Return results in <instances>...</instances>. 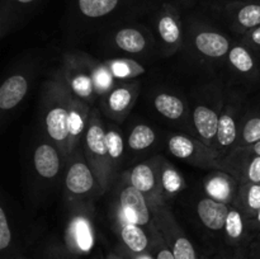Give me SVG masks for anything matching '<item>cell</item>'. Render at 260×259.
Returning <instances> with one entry per match:
<instances>
[{"label": "cell", "mask_w": 260, "mask_h": 259, "mask_svg": "<svg viewBox=\"0 0 260 259\" xmlns=\"http://www.w3.org/2000/svg\"><path fill=\"white\" fill-rule=\"evenodd\" d=\"M121 206L123 211V217L126 218L127 222L142 226L146 225L150 221L149 208H147L144 193L140 192L134 185L122 190Z\"/></svg>", "instance_id": "1"}, {"label": "cell", "mask_w": 260, "mask_h": 259, "mask_svg": "<svg viewBox=\"0 0 260 259\" xmlns=\"http://www.w3.org/2000/svg\"><path fill=\"white\" fill-rule=\"evenodd\" d=\"M197 212L203 225L211 230H221L225 228L230 210L223 202H218L213 198H203L198 203Z\"/></svg>", "instance_id": "2"}, {"label": "cell", "mask_w": 260, "mask_h": 259, "mask_svg": "<svg viewBox=\"0 0 260 259\" xmlns=\"http://www.w3.org/2000/svg\"><path fill=\"white\" fill-rule=\"evenodd\" d=\"M28 83L24 76L13 75L0 86V108L12 109L20 103L27 93Z\"/></svg>", "instance_id": "3"}, {"label": "cell", "mask_w": 260, "mask_h": 259, "mask_svg": "<svg viewBox=\"0 0 260 259\" xmlns=\"http://www.w3.org/2000/svg\"><path fill=\"white\" fill-rule=\"evenodd\" d=\"M35 167L43 178H53L60 169V159L51 145H41L35 151Z\"/></svg>", "instance_id": "4"}, {"label": "cell", "mask_w": 260, "mask_h": 259, "mask_svg": "<svg viewBox=\"0 0 260 259\" xmlns=\"http://www.w3.org/2000/svg\"><path fill=\"white\" fill-rule=\"evenodd\" d=\"M94 184L90 169L84 163H75L71 165L66 175V187L75 195H83L91 189Z\"/></svg>", "instance_id": "5"}, {"label": "cell", "mask_w": 260, "mask_h": 259, "mask_svg": "<svg viewBox=\"0 0 260 259\" xmlns=\"http://www.w3.org/2000/svg\"><path fill=\"white\" fill-rule=\"evenodd\" d=\"M198 51L210 57H221L229 51V41L216 32H201L196 37Z\"/></svg>", "instance_id": "6"}, {"label": "cell", "mask_w": 260, "mask_h": 259, "mask_svg": "<svg viewBox=\"0 0 260 259\" xmlns=\"http://www.w3.org/2000/svg\"><path fill=\"white\" fill-rule=\"evenodd\" d=\"M47 132L56 141H62L70 134V113L62 107L53 108L46 117Z\"/></svg>", "instance_id": "7"}, {"label": "cell", "mask_w": 260, "mask_h": 259, "mask_svg": "<svg viewBox=\"0 0 260 259\" xmlns=\"http://www.w3.org/2000/svg\"><path fill=\"white\" fill-rule=\"evenodd\" d=\"M193 121L198 134L205 140H211L215 135H217L220 117L208 107L198 106L193 113Z\"/></svg>", "instance_id": "8"}, {"label": "cell", "mask_w": 260, "mask_h": 259, "mask_svg": "<svg viewBox=\"0 0 260 259\" xmlns=\"http://www.w3.org/2000/svg\"><path fill=\"white\" fill-rule=\"evenodd\" d=\"M121 236L123 243L132 253H145L149 245L145 231L140 228V225L132 222H126L121 229Z\"/></svg>", "instance_id": "9"}, {"label": "cell", "mask_w": 260, "mask_h": 259, "mask_svg": "<svg viewBox=\"0 0 260 259\" xmlns=\"http://www.w3.org/2000/svg\"><path fill=\"white\" fill-rule=\"evenodd\" d=\"M116 43L121 50L126 52L137 53L144 50L146 40L140 30L135 28H123L117 32Z\"/></svg>", "instance_id": "10"}, {"label": "cell", "mask_w": 260, "mask_h": 259, "mask_svg": "<svg viewBox=\"0 0 260 259\" xmlns=\"http://www.w3.org/2000/svg\"><path fill=\"white\" fill-rule=\"evenodd\" d=\"M119 0H78L80 12L88 18H101L113 12Z\"/></svg>", "instance_id": "11"}, {"label": "cell", "mask_w": 260, "mask_h": 259, "mask_svg": "<svg viewBox=\"0 0 260 259\" xmlns=\"http://www.w3.org/2000/svg\"><path fill=\"white\" fill-rule=\"evenodd\" d=\"M160 36L167 43H175L180 38V28L178 19L170 7H167L157 24Z\"/></svg>", "instance_id": "12"}, {"label": "cell", "mask_w": 260, "mask_h": 259, "mask_svg": "<svg viewBox=\"0 0 260 259\" xmlns=\"http://www.w3.org/2000/svg\"><path fill=\"white\" fill-rule=\"evenodd\" d=\"M155 107L167 118L178 119L184 112V106L179 98L170 94H160L155 98Z\"/></svg>", "instance_id": "13"}, {"label": "cell", "mask_w": 260, "mask_h": 259, "mask_svg": "<svg viewBox=\"0 0 260 259\" xmlns=\"http://www.w3.org/2000/svg\"><path fill=\"white\" fill-rule=\"evenodd\" d=\"M131 184L144 195L151 192L155 185V175L151 168L146 164L135 167L131 173Z\"/></svg>", "instance_id": "14"}, {"label": "cell", "mask_w": 260, "mask_h": 259, "mask_svg": "<svg viewBox=\"0 0 260 259\" xmlns=\"http://www.w3.org/2000/svg\"><path fill=\"white\" fill-rule=\"evenodd\" d=\"M73 235L75 244L81 251H89L93 246V233L85 218L78 217L73 222Z\"/></svg>", "instance_id": "15"}, {"label": "cell", "mask_w": 260, "mask_h": 259, "mask_svg": "<svg viewBox=\"0 0 260 259\" xmlns=\"http://www.w3.org/2000/svg\"><path fill=\"white\" fill-rule=\"evenodd\" d=\"M155 141V132L145 124H139L132 130L128 137V145L134 150H144Z\"/></svg>", "instance_id": "16"}, {"label": "cell", "mask_w": 260, "mask_h": 259, "mask_svg": "<svg viewBox=\"0 0 260 259\" xmlns=\"http://www.w3.org/2000/svg\"><path fill=\"white\" fill-rule=\"evenodd\" d=\"M106 135L107 134H104L103 128L98 124L90 126V128L88 130V134H86V144H88L89 150L98 156H104L106 154H108Z\"/></svg>", "instance_id": "17"}, {"label": "cell", "mask_w": 260, "mask_h": 259, "mask_svg": "<svg viewBox=\"0 0 260 259\" xmlns=\"http://www.w3.org/2000/svg\"><path fill=\"white\" fill-rule=\"evenodd\" d=\"M217 139L218 142L223 146H229L236 140V124L235 121L229 114H223L220 117L217 130Z\"/></svg>", "instance_id": "18"}, {"label": "cell", "mask_w": 260, "mask_h": 259, "mask_svg": "<svg viewBox=\"0 0 260 259\" xmlns=\"http://www.w3.org/2000/svg\"><path fill=\"white\" fill-rule=\"evenodd\" d=\"M229 58H230V62L233 63L239 71H241V73H249V71L254 68L253 57H251L250 53L248 52V50H245V48L241 47V46L234 47L233 50L230 51Z\"/></svg>", "instance_id": "19"}, {"label": "cell", "mask_w": 260, "mask_h": 259, "mask_svg": "<svg viewBox=\"0 0 260 259\" xmlns=\"http://www.w3.org/2000/svg\"><path fill=\"white\" fill-rule=\"evenodd\" d=\"M169 150L174 156L185 159V157H189L193 154L194 145L188 137L177 135V136H173L169 140Z\"/></svg>", "instance_id": "20"}, {"label": "cell", "mask_w": 260, "mask_h": 259, "mask_svg": "<svg viewBox=\"0 0 260 259\" xmlns=\"http://www.w3.org/2000/svg\"><path fill=\"white\" fill-rule=\"evenodd\" d=\"M112 71L116 76L119 78H128V76H136L144 73V68L140 66L136 61L132 60H117L111 63Z\"/></svg>", "instance_id": "21"}, {"label": "cell", "mask_w": 260, "mask_h": 259, "mask_svg": "<svg viewBox=\"0 0 260 259\" xmlns=\"http://www.w3.org/2000/svg\"><path fill=\"white\" fill-rule=\"evenodd\" d=\"M172 251L175 259H197L194 246L185 236H178L174 239Z\"/></svg>", "instance_id": "22"}, {"label": "cell", "mask_w": 260, "mask_h": 259, "mask_svg": "<svg viewBox=\"0 0 260 259\" xmlns=\"http://www.w3.org/2000/svg\"><path fill=\"white\" fill-rule=\"evenodd\" d=\"M225 230L231 240H238L243 236L244 223L241 215L236 210H230L228 218H226Z\"/></svg>", "instance_id": "23"}, {"label": "cell", "mask_w": 260, "mask_h": 259, "mask_svg": "<svg viewBox=\"0 0 260 259\" xmlns=\"http://www.w3.org/2000/svg\"><path fill=\"white\" fill-rule=\"evenodd\" d=\"M131 91H129L128 89L118 88L114 91H112L111 95H109V107H111V109H113V111L121 112L128 107V104L131 103Z\"/></svg>", "instance_id": "24"}, {"label": "cell", "mask_w": 260, "mask_h": 259, "mask_svg": "<svg viewBox=\"0 0 260 259\" xmlns=\"http://www.w3.org/2000/svg\"><path fill=\"white\" fill-rule=\"evenodd\" d=\"M207 190L211 196H213V198L216 200H226L230 195V187H229V183L226 182L222 178H216L212 179L207 184Z\"/></svg>", "instance_id": "25"}, {"label": "cell", "mask_w": 260, "mask_h": 259, "mask_svg": "<svg viewBox=\"0 0 260 259\" xmlns=\"http://www.w3.org/2000/svg\"><path fill=\"white\" fill-rule=\"evenodd\" d=\"M106 144L108 155L112 157H119L123 152V140L116 131H109L106 135Z\"/></svg>", "instance_id": "26"}, {"label": "cell", "mask_w": 260, "mask_h": 259, "mask_svg": "<svg viewBox=\"0 0 260 259\" xmlns=\"http://www.w3.org/2000/svg\"><path fill=\"white\" fill-rule=\"evenodd\" d=\"M243 139L246 144H256L260 141V117H255L246 122L243 130Z\"/></svg>", "instance_id": "27"}, {"label": "cell", "mask_w": 260, "mask_h": 259, "mask_svg": "<svg viewBox=\"0 0 260 259\" xmlns=\"http://www.w3.org/2000/svg\"><path fill=\"white\" fill-rule=\"evenodd\" d=\"M10 240H12V233H10V228L8 225L7 215L3 208H0V249L2 250L7 249L9 246Z\"/></svg>", "instance_id": "28"}, {"label": "cell", "mask_w": 260, "mask_h": 259, "mask_svg": "<svg viewBox=\"0 0 260 259\" xmlns=\"http://www.w3.org/2000/svg\"><path fill=\"white\" fill-rule=\"evenodd\" d=\"M74 90L79 94V95L88 96L89 94L91 93V89H93V85H91L90 79H88L86 76H80V78H76L74 80Z\"/></svg>", "instance_id": "29"}, {"label": "cell", "mask_w": 260, "mask_h": 259, "mask_svg": "<svg viewBox=\"0 0 260 259\" xmlns=\"http://www.w3.org/2000/svg\"><path fill=\"white\" fill-rule=\"evenodd\" d=\"M246 202L251 210L260 212V184H251L246 196Z\"/></svg>", "instance_id": "30"}, {"label": "cell", "mask_w": 260, "mask_h": 259, "mask_svg": "<svg viewBox=\"0 0 260 259\" xmlns=\"http://www.w3.org/2000/svg\"><path fill=\"white\" fill-rule=\"evenodd\" d=\"M248 177L251 184H260V156L255 155L249 164Z\"/></svg>", "instance_id": "31"}, {"label": "cell", "mask_w": 260, "mask_h": 259, "mask_svg": "<svg viewBox=\"0 0 260 259\" xmlns=\"http://www.w3.org/2000/svg\"><path fill=\"white\" fill-rule=\"evenodd\" d=\"M95 83L99 88L106 90V89L109 88V85L112 84V79L106 70H99L96 71L95 74Z\"/></svg>", "instance_id": "32"}, {"label": "cell", "mask_w": 260, "mask_h": 259, "mask_svg": "<svg viewBox=\"0 0 260 259\" xmlns=\"http://www.w3.org/2000/svg\"><path fill=\"white\" fill-rule=\"evenodd\" d=\"M154 259H175V256L174 254H173L172 249H169L167 245L160 243L159 245H157L156 251H155Z\"/></svg>", "instance_id": "33"}, {"label": "cell", "mask_w": 260, "mask_h": 259, "mask_svg": "<svg viewBox=\"0 0 260 259\" xmlns=\"http://www.w3.org/2000/svg\"><path fill=\"white\" fill-rule=\"evenodd\" d=\"M83 128V122H81L80 117L76 113L70 114V131L74 134H78L80 130Z\"/></svg>", "instance_id": "34"}, {"label": "cell", "mask_w": 260, "mask_h": 259, "mask_svg": "<svg viewBox=\"0 0 260 259\" xmlns=\"http://www.w3.org/2000/svg\"><path fill=\"white\" fill-rule=\"evenodd\" d=\"M250 40L253 41V42L255 43V45L260 46V25H259V27L254 28V29L251 30Z\"/></svg>", "instance_id": "35"}, {"label": "cell", "mask_w": 260, "mask_h": 259, "mask_svg": "<svg viewBox=\"0 0 260 259\" xmlns=\"http://www.w3.org/2000/svg\"><path fill=\"white\" fill-rule=\"evenodd\" d=\"M131 259H154L151 255L145 253H134V255H131Z\"/></svg>", "instance_id": "36"}, {"label": "cell", "mask_w": 260, "mask_h": 259, "mask_svg": "<svg viewBox=\"0 0 260 259\" xmlns=\"http://www.w3.org/2000/svg\"><path fill=\"white\" fill-rule=\"evenodd\" d=\"M14 2L19 5H28V4H32V3H35L36 0H14Z\"/></svg>", "instance_id": "37"}, {"label": "cell", "mask_w": 260, "mask_h": 259, "mask_svg": "<svg viewBox=\"0 0 260 259\" xmlns=\"http://www.w3.org/2000/svg\"><path fill=\"white\" fill-rule=\"evenodd\" d=\"M253 151H254V154L258 155V156H260V141L256 142V144H254Z\"/></svg>", "instance_id": "38"}, {"label": "cell", "mask_w": 260, "mask_h": 259, "mask_svg": "<svg viewBox=\"0 0 260 259\" xmlns=\"http://www.w3.org/2000/svg\"><path fill=\"white\" fill-rule=\"evenodd\" d=\"M109 259H119V258H118V256H114V255H112L111 258H109Z\"/></svg>", "instance_id": "39"}, {"label": "cell", "mask_w": 260, "mask_h": 259, "mask_svg": "<svg viewBox=\"0 0 260 259\" xmlns=\"http://www.w3.org/2000/svg\"><path fill=\"white\" fill-rule=\"evenodd\" d=\"M253 3H260V0H253Z\"/></svg>", "instance_id": "40"}, {"label": "cell", "mask_w": 260, "mask_h": 259, "mask_svg": "<svg viewBox=\"0 0 260 259\" xmlns=\"http://www.w3.org/2000/svg\"><path fill=\"white\" fill-rule=\"evenodd\" d=\"M259 254H260V243H259Z\"/></svg>", "instance_id": "41"}, {"label": "cell", "mask_w": 260, "mask_h": 259, "mask_svg": "<svg viewBox=\"0 0 260 259\" xmlns=\"http://www.w3.org/2000/svg\"><path fill=\"white\" fill-rule=\"evenodd\" d=\"M259 218H260V213H259Z\"/></svg>", "instance_id": "42"}]
</instances>
